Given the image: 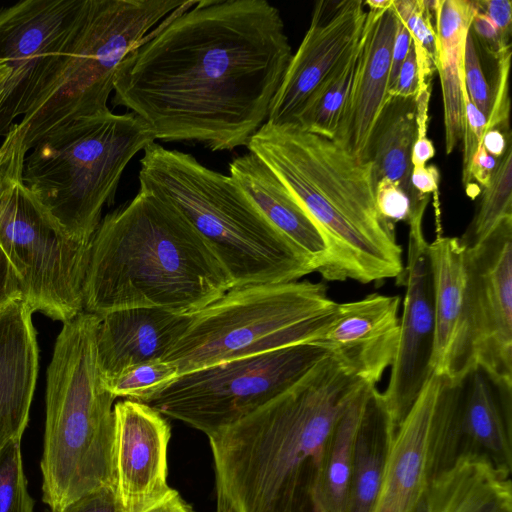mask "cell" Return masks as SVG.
<instances>
[{"label":"cell","mask_w":512,"mask_h":512,"mask_svg":"<svg viewBox=\"0 0 512 512\" xmlns=\"http://www.w3.org/2000/svg\"><path fill=\"white\" fill-rule=\"evenodd\" d=\"M177 376L174 365L157 360L129 366L103 383L115 398L145 403Z\"/></svg>","instance_id":"cell-32"},{"label":"cell","mask_w":512,"mask_h":512,"mask_svg":"<svg viewBox=\"0 0 512 512\" xmlns=\"http://www.w3.org/2000/svg\"><path fill=\"white\" fill-rule=\"evenodd\" d=\"M470 31L477 37L486 53L495 59L503 51L510 49L511 45L503 43L501 36L493 22L482 12L474 15Z\"/></svg>","instance_id":"cell-40"},{"label":"cell","mask_w":512,"mask_h":512,"mask_svg":"<svg viewBox=\"0 0 512 512\" xmlns=\"http://www.w3.org/2000/svg\"><path fill=\"white\" fill-rule=\"evenodd\" d=\"M365 384L328 353L259 410L209 436L216 512H319L330 437Z\"/></svg>","instance_id":"cell-2"},{"label":"cell","mask_w":512,"mask_h":512,"mask_svg":"<svg viewBox=\"0 0 512 512\" xmlns=\"http://www.w3.org/2000/svg\"><path fill=\"white\" fill-rule=\"evenodd\" d=\"M57 512H124L115 486L100 487Z\"/></svg>","instance_id":"cell-38"},{"label":"cell","mask_w":512,"mask_h":512,"mask_svg":"<svg viewBox=\"0 0 512 512\" xmlns=\"http://www.w3.org/2000/svg\"><path fill=\"white\" fill-rule=\"evenodd\" d=\"M292 55L268 1L188 0L122 60L113 102L155 140L233 150L267 122Z\"/></svg>","instance_id":"cell-1"},{"label":"cell","mask_w":512,"mask_h":512,"mask_svg":"<svg viewBox=\"0 0 512 512\" xmlns=\"http://www.w3.org/2000/svg\"><path fill=\"white\" fill-rule=\"evenodd\" d=\"M247 148L280 179L320 230L330 253L326 280L379 284L394 278L402 285V248L395 226L376 209L371 162L296 124L266 122Z\"/></svg>","instance_id":"cell-4"},{"label":"cell","mask_w":512,"mask_h":512,"mask_svg":"<svg viewBox=\"0 0 512 512\" xmlns=\"http://www.w3.org/2000/svg\"><path fill=\"white\" fill-rule=\"evenodd\" d=\"M22 299L17 275L0 246V308Z\"/></svg>","instance_id":"cell-42"},{"label":"cell","mask_w":512,"mask_h":512,"mask_svg":"<svg viewBox=\"0 0 512 512\" xmlns=\"http://www.w3.org/2000/svg\"><path fill=\"white\" fill-rule=\"evenodd\" d=\"M428 204L415 207L407 224L408 250L402 285L405 286L400 316L399 343L390 367L383 398L395 428L403 420L432 375L435 337L433 277L429 242L423 230Z\"/></svg>","instance_id":"cell-15"},{"label":"cell","mask_w":512,"mask_h":512,"mask_svg":"<svg viewBox=\"0 0 512 512\" xmlns=\"http://www.w3.org/2000/svg\"><path fill=\"white\" fill-rule=\"evenodd\" d=\"M397 17V16H396ZM412 46V37L405 24L397 17L396 30L392 46L389 88L394 83L398 72Z\"/></svg>","instance_id":"cell-43"},{"label":"cell","mask_w":512,"mask_h":512,"mask_svg":"<svg viewBox=\"0 0 512 512\" xmlns=\"http://www.w3.org/2000/svg\"><path fill=\"white\" fill-rule=\"evenodd\" d=\"M435 155V148L428 137H417L411 151L412 167L425 166Z\"/></svg>","instance_id":"cell-48"},{"label":"cell","mask_w":512,"mask_h":512,"mask_svg":"<svg viewBox=\"0 0 512 512\" xmlns=\"http://www.w3.org/2000/svg\"><path fill=\"white\" fill-rule=\"evenodd\" d=\"M429 254L435 313L431 371L456 378L465 370L466 246L458 237L438 234Z\"/></svg>","instance_id":"cell-22"},{"label":"cell","mask_w":512,"mask_h":512,"mask_svg":"<svg viewBox=\"0 0 512 512\" xmlns=\"http://www.w3.org/2000/svg\"><path fill=\"white\" fill-rule=\"evenodd\" d=\"M155 142L135 114L110 110L77 120L30 149L22 182L71 238L90 242L132 158Z\"/></svg>","instance_id":"cell-7"},{"label":"cell","mask_w":512,"mask_h":512,"mask_svg":"<svg viewBox=\"0 0 512 512\" xmlns=\"http://www.w3.org/2000/svg\"><path fill=\"white\" fill-rule=\"evenodd\" d=\"M0 246L33 313L65 323L84 311L90 242L68 236L22 181L0 201Z\"/></svg>","instance_id":"cell-11"},{"label":"cell","mask_w":512,"mask_h":512,"mask_svg":"<svg viewBox=\"0 0 512 512\" xmlns=\"http://www.w3.org/2000/svg\"><path fill=\"white\" fill-rule=\"evenodd\" d=\"M497 165L498 160L488 154L481 144L471 161L469 171L471 182L476 181L482 189L487 187Z\"/></svg>","instance_id":"cell-44"},{"label":"cell","mask_w":512,"mask_h":512,"mask_svg":"<svg viewBox=\"0 0 512 512\" xmlns=\"http://www.w3.org/2000/svg\"><path fill=\"white\" fill-rule=\"evenodd\" d=\"M20 442L12 440L0 448V512H34Z\"/></svg>","instance_id":"cell-33"},{"label":"cell","mask_w":512,"mask_h":512,"mask_svg":"<svg viewBox=\"0 0 512 512\" xmlns=\"http://www.w3.org/2000/svg\"><path fill=\"white\" fill-rule=\"evenodd\" d=\"M434 3L435 0H393L392 9L409 30L414 48L424 50L436 62Z\"/></svg>","instance_id":"cell-34"},{"label":"cell","mask_w":512,"mask_h":512,"mask_svg":"<svg viewBox=\"0 0 512 512\" xmlns=\"http://www.w3.org/2000/svg\"><path fill=\"white\" fill-rule=\"evenodd\" d=\"M494 85L491 88V108L487 116L485 131L492 128L510 132L509 128V70L511 48L500 53L495 59Z\"/></svg>","instance_id":"cell-35"},{"label":"cell","mask_w":512,"mask_h":512,"mask_svg":"<svg viewBox=\"0 0 512 512\" xmlns=\"http://www.w3.org/2000/svg\"><path fill=\"white\" fill-rule=\"evenodd\" d=\"M459 377L460 451L482 453L496 466L512 471V385L496 380L478 365Z\"/></svg>","instance_id":"cell-24"},{"label":"cell","mask_w":512,"mask_h":512,"mask_svg":"<svg viewBox=\"0 0 512 512\" xmlns=\"http://www.w3.org/2000/svg\"><path fill=\"white\" fill-rule=\"evenodd\" d=\"M460 378L432 374L392 433L372 512H421L432 480L457 457Z\"/></svg>","instance_id":"cell-12"},{"label":"cell","mask_w":512,"mask_h":512,"mask_svg":"<svg viewBox=\"0 0 512 512\" xmlns=\"http://www.w3.org/2000/svg\"><path fill=\"white\" fill-rule=\"evenodd\" d=\"M86 0H24L0 9V137L22 118L57 71Z\"/></svg>","instance_id":"cell-13"},{"label":"cell","mask_w":512,"mask_h":512,"mask_svg":"<svg viewBox=\"0 0 512 512\" xmlns=\"http://www.w3.org/2000/svg\"><path fill=\"white\" fill-rule=\"evenodd\" d=\"M507 218H512L511 145L498 161L489 185L482 189L479 208L460 240L466 247H472Z\"/></svg>","instance_id":"cell-31"},{"label":"cell","mask_w":512,"mask_h":512,"mask_svg":"<svg viewBox=\"0 0 512 512\" xmlns=\"http://www.w3.org/2000/svg\"><path fill=\"white\" fill-rule=\"evenodd\" d=\"M418 90V73L413 45L403 62L398 75L388 89V95L401 98L415 97Z\"/></svg>","instance_id":"cell-41"},{"label":"cell","mask_w":512,"mask_h":512,"mask_svg":"<svg viewBox=\"0 0 512 512\" xmlns=\"http://www.w3.org/2000/svg\"><path fill=\"white\" fill-rule=\"evenodd\" d=\"M440 172L435 165L413 167L411 184L421 195L435 194L438 191Z\"/></svg>","instance_id":"cell-45"},{"label":"cell","mask_w":512,"mask_h":512,"mask_svg":"<svg viewBox=\"0 0 512 512\" xmlns=\"http://www.w3.org/2000/svg\"><path fill=\"white\" fill-rule=\"evenodd\" d=\"M466 269L465 370L512 385V218L466 247Z\"/></svg>","instance_id":"cell-14"},{"label":"cell","mask_w":512,"mask_h":512,"mask_svg":"<svg viewBox=\"0 0 512 512\" xmlns=\"http://www.w3.org/2000/svg\"><path fill=\"white\" fill-rule=\"evenodd\" d=\"M394 430L382 392L371 385L354 444L348 512H372Z\"/></svg>","instance_id":"cell-28"},{"label":"cell","mask_w":512,"mask_h":512,"mask_svg":"<svg viewBox=\"0 0 512 512\" xmlns=\"http://www.w3.org/2000/svg\"><path fill=\"white\" fill-rule=\"evenodd\" d=\"M397 17L392 9L366 11L351 92L332 140L361 161L388 96Z\"/></svg>","instance_id":"cell-19"},{"label":"cell","mask_w":512,"mask_h":512,"mask_svg":"<svg viewBox=\"0 0 512 512\" xmlns=\"http://www.w3.org/2000/svg\"><path fill=\"white\" fill-rule=\"evenodd\" d=\"M327 354L299 343L214 364L178 375L145 404L209 437L279 396Z\"/></svg>","instance_id":"cell-10"},{"label":"cell","mask_w":512,"mask_h":512,"mask_svg":"<svg viewBox=\"0 0 512 512\" xmlns=\"http://www.w3.org/2000/svg\"><path fill=\"white\" fill-rule=\"evenodd\" d=\"M232 288L203 237L166 197L140 187L107 214L90 241L84 311L194 313Z\"/></svg>","instance_id":"cell-3"},{"label":"cell","mask_w":512,"mask_h":512,"mask_svg":"<svg viewBox=\"0 0 512 512\" xmlns=\"http://www.w3.org/2000/svg\"><path fill=\"white\" fill-rule=\"evenodd\" d=\"M99 316L81 312L63 323L46 375L41 458L42 498L57 512L103 486H115L116 399L97 361Z\"/></svg>","instance_id":"cell-5"},{"label":"cell","mask_w":512,"mask_h":512,"mask_svg":"<svg viewBox=\"0 0 512 512\" xmlns=\"http://www.w3.org/2000/svg\"><path fill=\"white\" fill-rule=\"evenodd\" d=\"M33 311L23 299L0 308V448L21 441L39 370Z\"/></svg>","instance_id":"cell-20"},{"label":"cell","mask_w":512,"mask_h":512,"mask_svg":"<svg viewBox=\"0 0 512 512\" xmlns=\"http://www.w3.org/2000/svg\"><path fill=\"white\" fill-rule=\"evenodd\" d=\"M478 11L484 13L497 28L504 44L511 45L512 2L510 0H477Z\"/></svg>","instance_id":"cell-39"},{"label":"cell","mask_w":512,"mask_h":512,"mask_svg":"<svg viewBox=\"0 0 512 512\" xmlns=\"http://www.w3.org/2000/svg\"><path fill=\"white\" fill-rule=\"evenodd\" d=\"M375 205L379 215L394 226L399 221L407 222L412 212L408 195L387 178L378 180L375 185Z\"/></svg>","instance_id":"cell-37"},{"label":"cell","mask_w":512,"mask_h":512,"mask_svg":"<svg viewBox=\"0 0 512 512\" xmlns=\"http://www.w3.org/2000/svg\"><path fill=\"white\" fill-rule=\"evenodd\" d=\"M189 320L190 314L159 308H128L99 316L96 351L102 380L132 365L163 360Z\"/></svg>","instance_id":"cell-21"},{"label":"cell","mask_w":512,"mask_h":512,"mask_svg":"<svg viewBox=\"0 0 512 512\" xmlns=\"http://www.w3.org/2000/svg\"><path fill=\"white\" fill-rule=\"evenodd\" d=\"M365 16L361 0L314 4L309 28L271 103L268 123H295L310 97L358 42Z\"/></svg>","instance_id":"cell-16"},{"label":"cell","mask_w":512,"mask_h":512,"mask_svg":"<svg viewBox=\"0 0 512 512\" xmlns=\"http://www.w3.org/2000/svg\"><path fill=\"white\" fill-rule=\"evenodd\" d=\"M359 40L310 97L294 124L308 132L334 138L351 92L359 56Z\"/></svg>","instance_id":"cell-30"},{"label":"cell","mask_w":512,"mask_h":512,"mask_svg":"<svg viewBox=\"0 0 512 512\" xmlns=\"http://www.w3.org/2000/svg\"><path fill=\"white\" fill-rule=\"evenodd\" d=\"M372 383L365 384L340 417L330 437L318 489L319 512H348L354 444Z\"/></svg>","instance_id":"cell-29"},{"label":"cell","mask_w":512,"mask_h":512,"mask_svg":"<svg viewBox=\"0 0 512 512\" xmlns=\"http://www.w3.org/2000/svg\"><path fill=\"white\" fill-rule=\"evenodd\" d=\"M400 297L373 293L338 303L335 319L311 344L326 350L367 383L391 367L399 343Z\"/></svg>","instance_id":"cell-18"},{"label":"cell","mask_w":512,"mask_h":512,"mask_svg":"<svg viewBox=\"0 0 512 512\" xmlns=\"http://www.w3.org/2000/svg\"><path fill=\"white\" fill-rule=\"evenodd\" d=\"M140 159V187L172 202L203 237L232 287L297 281L311 261L264 217L228 175L153 142Z\"/></svg>","instance_id":"cell-6"},{"label":"cell","mask_w":512,"mask_h":512,"mask_svg":"<svg viewBox=\"0 0 512 512\" xmlns=\"http://www.w3.org/2000/svg\"><path fill=\"white\" fill-rule=\"evenodd\" d=\"M392 2L393 0H366L363 3L364 6H368V10L380 12L389 9Z\"/></svg>","instance_id":"cell-49"},{"label":"cell","mask_w":512,"mask_h":512,"mask_svg":"<svg viewBox=\"0 0 512 512\" xmlns=\"http://www.w3.org/2000/svg\"><path fill=\"white\" fill-rule=\"evenodd\" d=\"M421 512H512L511 471L482 453L460 451L432 480Z\"/></svg>","instance_id":"cell-25"},{"label":"cell","mask_w":512,"mask_h":512,"mask_svg":"<svg viewBox=\"0 0 512 512\" xmlns=\"http://www.w3.org/2000/svg\"><path fill=\"white\" fill-rule=\"evenodd\" d=\"M338 303L321 283L292 281L232 287L191 313L162 361L178 375L299 343L329 327Z\"/></svg>","instance_id":"cell-8"},{"label":"cell","mask_w":512,"mask_h":512,"mask_svg":"<svg viewBox=\"0 0 512 512\" xmlns=\"http://www.w3.org/2000/svg\"><path fill=\"white\" fill-rule=\"evenodd\" d=\"M481 144L488 154L498 160L511 145V131L504 132L497 128L488 129L484 132Z\"/></svg>","instance_id":"cell-46"},{"label":"cell","mask_w":512,"mask_h":512,"mask_svg":"<svg viewBox=\"0 0 512 512\" xmlns=\"http://www.w3.org/2000/svg\"><path fill=\"white\" fill-rule=\"evenodd\" d=\"M141 512H194V510L176 490L171 489L162 499Z\"/></svg>","instance_id":"cell-47"},{"label":"cell","mask_w":512,"mask_h":512,"mask_svg":"<svg viewBox=\"0 0 512 512\" xmlns=\"http://www.w3.org/2000/svg\"><path fill=\"white\" fill-rule=\"evenodd\" d=\"M229 176L247 194L269 223L296 246L325 279L330 266L328 246L308 213L280 179L249 152L229 164Z\"/></svg>","instance_id":"cell-23"},{"label":"cell","mask_w":512,"mask_h":512,"mask_svg":"<svg viewBox=\"0 0 512 512\" xmlns=\"http://www.w3.org/2000/svg\"><path fill=\"white\" fill-rule=\"evenodd\" d=\"M185 3L86 0L57 71L18 122L27 150L77 120L110 110L122 60Z\"/></svg>","instance_id":"cell-9"},{"label":"cell","mask_w":512,"mask_h":512,"mask_svg":"<svg viewBox=\"0 0 512 512\" xmlns=\"http://www.w3.org/2000/svg\"><path fill=\"white\" fill-rule=\"evenodd\" d=\"M478 11L475 1L435 0L436 70L443 96L445 151L453 152L462 139V93L465 43Z\"/></svg>","instance_id":"cell-26"},{"label":"cell","mask_w":512,"mask_h":512,"mask_svg":"<svg viewBox=\"0 0 512 512\" xmlns=\"http://www.w3.org/2000/svg\"><path fill=\"white\" fill-rule=\"evenodd\" d=\"M115 488L124 512H141L172 488L167 483L171 428L148 404L125 399L114 405Z\"/></svg>","instance_id":"cell-17"},{"label":"cell","mask_w":512,"mask_h":512,"mask_svg":"<svg viewBox=\"0 0 512 512\" xmlns=\"http://www.w3.org/2000/svg\"><path fill=\"white\" fill-rule=\"evenodd\" d=\"M417 138L415 97L387 96L370 135L367 161L372 163L377 183L387 178L408 195L412 209L429 202L411 184V151Z\"/></svg>","instance_id":"cell-27"},{"label":"cell","mask_w":512,"mask_h":512,"mask_svg":"<svg viewBox=\"0 0 512 512\" xmlns=\"http://www.w3.org/2000/svg\"><path fill=\"white\" fill-rule=\"evenodd\" d=\"M463 66L466 92L472 103L487 117L491 108V88L484 75L471 31L466 38Z\"/></svg>","instance_id":"cell-36"},{"label":"cell","mask_w":512,"mask_h":512,"mask_svg":"<svg viewBox=\"0 0 512 512\" xmlns=\"http://www.w3.org/2000/svg\"><path fill=\"white\" fill-rule=\"evenodd\" d=\"M9 76V68L6 66L4 62L0 61V95L5 86L6 80Z\"/></svg>","instance_id":"cell-50"}]
</instances>
